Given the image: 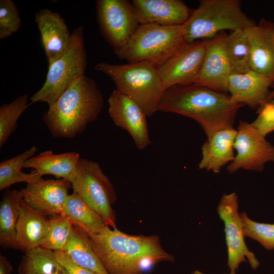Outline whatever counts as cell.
I'll list each match as a JSON object with an SVG mask.
<instances>
[{
  "instance_id": "ac0fdd59",
  "label": "cell",
  "mask_w": 274,
  "mask_h": 274,
  "mask_svg": "<svg viewBox=\"0 0 274 274\" xmlns=\"http://www.w3.org/2000/svg\"><path fill=\"white\" fill-rule=\"evenodd\" d=\"M35 21L41 33L49 66L65 53L71 33L63 18L48 9L37 12Z\"/></svg>"
},
{
  "instance_id": "d590c367",
  "label": "cell",
  "mask_w": 274,
  "mask_h": 274,
  "mask_svg": "<svg viewBox=\"0 0 274 274\" xmlns=\"http://www.w3.org/2000/svg\"><path fill=\"white\" fill-rule=\"evenodd\" d=\"M54 274H70L68 271L62 266V267Z\"/></svg>"
},
{
  "instance_id": "7a4b0ae2",
  "label": "cell",
  "mask_w": 274,
  "mask_h": 274,
  "mask_svg": "<svg viewBox=\"0 0 274 274\" xmlns=\"http://www.w3.org/2000/svg\"><path fill=\"white\" fill-rule=\"evenodd\" d=\"M87 234L109 274H141L146 266L174 261L157 235H130L108 226L98 233Z\"/></svg>"
},
{
  "instance_id": "f35d334b",
  "label": "cell",
  "mask_w": 274,
  "mask_h": 274,
  "mask_svg": "<svg viewBox=\"0 0 274 274\" xmlns=\"http://www.w3.org/2000/svg\"><path fill=\"white\" fill-rule=\"evenodd\" d=\"M225 274H228V273H225Z\"/></svg>"
},
{
  "instance_id": "4dcf8cb0",
  "label": "cell",
  "mask_w": 274,
  "mask_h": 274,
  "mask_svg": "<svg viewBox=\"0 0 274 274\" xmlns=\"http://www.w3.org/2000/svg\"><path fill=\"white\" fill-rule=\"evenodd\" d=\"M244 235L259 242L265 249H274V224L255 222L245 212L240 214Z\"/></svg>"
},
{
  "instance_id": "277c9868",
  "label": "cell",
  "mask_w": 274,
  "mask_h": 274,
  "mask_svg": "<svg viewBox=\"0 0 274 274\" xmlns=\"http://www.w3.org/2000/svg\"><path fill=\"white\" fill-rule=\"evenodd\" d=\"M95 68L109 76L116 89L136 101L147 117L156 112L166 88L157 66L148 61L113 64L98 63Z\"/></svg>"
},
{
  "instance_id": "7402d4cb",
  "label": "cell",
  "mask_w": 274,
  "mask_h": 274,
  "mask_svg": "<svg viewBox=\"0 0 274 274\" xmlns=\"http://www.w3.org/2000/svg\"><path fill=\"white\" fill-rule=\"evenodd\" d=\"M48 228L46 216L22 200L16 228V246L26 252L40 247Z\"/></svg>"
},
{
  "instance_id": "4316f807",
  "label": "cell",
  "mask_w": 274,
  "mask_h": 274,
  "mask_svg": "<svg viewBox=\"0 0 274 274\" xmlns=\"http://www.w3.org/2000/svg\"><path fill=\"white\" fill-rule=\"evenodd\" d=\"M62 265L54 251L41 246L26 252L18 267V274H54Z\"/></svg>"
},
{
  "instance_id": "3957f363",
  "label": "cell",
  "mask_w": 274,
  "mask_h": 274,
  "mask_svg": "<svg viewBox=\"0 0 274 274\" xmlns=\"http://www.w3.org/2000/svg\"><path fill=\"white\" fill-rule=\"evenodd\" d=\"M104 97L95 81L83 75L74 81L45 112L42 119L55 138L72 139L96 120Z\"/></svg>"
},
{
  "instance_id": "7c38bea8",
  "label": "cell",
  "mask_w": 274,
  "mask_h": 274,
  "mask_svg": "<svg viewBox=\"0 0 274 274\" xmlns=\"http://www.w3.org/2000/svg\"><path fill=\"white\" fill-rule=\"evenodd\" d=\"M206 44L207 40L186 44L157 66L166 89L195 83L202 67Z\"/></svg>"
},
{
  "instance_id": "4fadbf2b",
  "label": "cell",
  "mask_w": 274,
  "mask_h": 274,
  "mask_svg": "<svg viewBox=\"0 0 274 274\" xmlns=\"http://www.w3.org/2000/svg\"><path fill=\"white\" fill-rule=\"evenodd\" d=\"M108 113L117 126L127 131L139 150L151 144L147 123V115L133 99L117 89L108 99Z\"/></svg>"
},
{
  "instance_id": "5bb4252c",
  "label": "cell",
  "mask_w": 274,
  "mask_h": 274,
  "mask_svg": "<svg viewBox=\"0 0 274 274\" xmlns=\"http://www.w3.org/2000/svg\"><path fill=\"white\" fill-rule=\"evenodd\" d=\"M227 35L221 31L207 40L202 67L194 84L221 92H228L231 72L226 50Z\"/></svg>"
},
{
  "instance_id": "74e56055",
  "label": "cell",
  "mask_w": 274,
  "mask_h": 274,
  "mask_svg": "<svg viewBox=\"0 0 274 274\" xmlns=\"http://www.w3.org/2000/svg\"><path fill=\"white\" fill-rule=\"evenodd\" d=\"M191 274H204L199 270H195L193 271Z\"/></svg>"
},
{
  "instance_id": "44dd1931",
  "label": "cell",
  "mask_w": 274,
  "mask_h": 274,
  "mask_svg": "<svg viewBox=\"0 0 274 274\" xmlns=\"http://www.w3.org/2000/svg\"><path fill=\"white\" fill-rule=\"evenodd\" d=\"M80 159V154L76 152L56 154L46 150L28 159L23 167L32 169L42 176L52 175L57 179H64L71 183Z\"/></svg>"
},
{
  "instance_id": "d4e9b609",
  "label": "cell",
  "mask_w": 274,
  "mask_h": 274,
  "mask_svg": "<svg viewBox=\"0 0 274 274\" xmlns=\"http://www.w3.org/2000/svg\"><path fill=\"white\" fill-rule=\"evenodd\" d=\"M63 252L78 266L96 274H109L93 249L87 233L78 226L74 225Z\"/></svg>"
},
{
  "instance_id": "ffe728a7",
  "label": "cell",
  "mask_w": 274,
  "mask_h": 274,
  "mask_svg": "<svg viewBox=\"0 0 274 274\" xmlns=\"http://www.w3.org/2000/svg\"><path fill=\"white\" fill-rule=\"evenodd\" d=\"M237 133L233 127L215 132L203 144L198 168L219 173L222 167L234 159V144Z\"/></svg>"
},
{
  "instance_id": "836d02e7",
  "label": "cell",
  "mask_w": 274,
  "mask_h": 274,
  "mask_svg": "<svg viewBox=\"0 0 274 274\" xmlns=\"http://www.w3.org/2000/svg\"><path fill=\"white\" fill-rule=\"evenodd\" d=\"M54 252L59 263L70 274H96L74 263L63 251H54Z\"/></svg>"
},
{
  "instance_id": "e0dca14e",
  "label": "cell",
  "mask_w": 274,
  "mask_h": 274,
  "mask_svg": "<svg viewBox=\"0 0 274 274\" xmlns=\"http://www.w3.org/2000/svg\"><path fill=\"white\" fill-rule=\"evenodd\" d=\"M131 3L140 25H182L191 12L180 0H133Z\"/></svg>"
},
{
  "instance_id": "e575fe53",
  "label": "cell",
  "mask_w": 274,
  "mask_h": 274,
  "mask_svg": "<svg viewBox=\"0 0 274 274\" xmlns=\"http://www.w3.org/2000/svg\"><path fill=\"white\" fill-rule=\"evenodd\" d=\"M13 270V267L8 259L4 255H0V274H11Z\"/></svg>"
},
{
  "instance_id": "f1b7e54d",
  "label": "cell",
  "mask_w": 274,
  "mask_h": 274,
  "mask_svg": "<svg viewBox=\"0 0 274 274\" xmlns=\"http://www.w3.org/2000/svg\"><path fill=\"white\" fill-rule=\"evenodd\" d=\"M74 225L65 216L58 214L48 219V228L41 247L53 251H64Z\"/></svg>"
},
{
  "instance_id": "8d00e7d4",
  "label": "cell",
  "mask_w": 274,
  "mask_h": 274,
  "mask_svg": "<svg viewBox=\"0 0 274 274\" xmlns=\"http://www.w3.org/2000/svg\"><path fill=\"white\" fill-rule=\"evenodd\" d=\"M273 99H274V88H273V90L272 91H271L270 92V94H269V95L268 96V97L267 101H269L270 100Z\"/></svg>"
},
{
  "instance_id": "603a6c76",
  "label": "cell",
  "mask_w": 274,
  "mask_h": 274,
  "mask_svg": "<svg viewBox=\"0 0 274 274\" xmlns=\"http://www.w3.org/2000/svg\"><path fill=\"white\" fill-rule=\"evenodd\" d=\"M23 195L20 190H7L0 202V246L17 249L16 228Z\"/></svg>"
},
{
  "instance_id": "1f68e13d",
  "label": "cell",
  "mask_w": 274,
  "mask_h": 274,
  "mask_svg": "<svg viewBox=\"0 0 274 274\" xmlns=\"http://www.w3.org/2000/svg\"><path fill=\"white\" fill-rule=\"evenodd\" d=\"M21 20L18 8L12 0L0 1V39H6L20 28Z\"/></svg>"
},
{
  "instance_id": "ba28073f",
  "label": "cell",
  "mask_w": 274,
  "mask_h": 274,
  "mask_svg": "<svg viewBox=\"0 0 274 274\" xmlns=\"http://www.w3.org/2000/svg\"><path fill=\"white\" fill-rule=\"evenodd\" d=\"M71 184L73 192L79 195L100 216L107 226L116 228V216L112 204L116 200V193L97 162L80 158Z\"/></svg>"
},
{
  "instance_id": "2e32d148",
  "label": "cell",
  "mask_w": 274,
  "mask_h": 274,
  "mask_svg": "<svg viewBox=\"0 0 274 274\" xmlns=\"http://www.w3.org/2000/svg\"><path fill=\"white\" fill-rule=\"evenodd\" d=\"M245 31L250 46L251 70L274 83V24L263 19Z\"/></svg>"
},
{
  "instance_id": "d6a6232c",
  "label": "cell",
  "mask_w": 274,
  "mask_h": 274,
  "mask_svg": "<svg viewBox=\"0 0 274 274\" xmlns=\"http://www.w3.org/2000/svg\"><path fill=\"white\" fill-rule=\"evenodd\" d=\"M258 116L251 123L264 136L274 131V99L258 109Z\"/></svg>"
},
{
  "instance_id": "52a82bcc",
  "label": "cell",
  "mask_w": 274,
  "mask_h": 274,
  "mask_svg": "<svg viewBox=\"0 0 274 274\" xmlns=\"http://www.w3.org/2000/svg\"><path fill=\"white\" fill-rule=\"evenodd\" d=\"M87 64L84 29L80 26L71 33L65 53L48 66L45 81L30 97L29 105L44 102L51 106L74 81L84 75Z\"/></svg>"
},
{
  "instance_id": "30bf717a",
  "label": "cell",
  "mask_w": 274,
  "mask_h": 274,
  "mask_svg": "<svg viewBox=\"0 0 274 274\" xmlns=\"http://www.w3.org/2000/svg\"><path fill=\"white\" fill-rule=\"evenodd\" d=\"M238 208L237 196L235 192L224 194L217 207L218 215L224 224L229 274H235L239 265L246 261V258L253 269H256L259 265L254 254L246 245Z\"/></svg>"
},
{
  "instance_id": "d6986e66",
  "label": "cell",
  "mask_w": 274,
  "mask_h": 274,
  "mask_svg": "<svg viewBox=\"0 0 274 274\" xmlns=\"http://www.w3.org/2000/svg\"><path fill=\"white\" fill-rule=\"evenodd\" d=\"M273 84L270 79L250 70L243 74H231L228 92L235 102L259 109L267 101L270 87Z\"/></svg>"
},
{
  "instance_id": "cb8c5ba5",
  "label": "cell",
  "mask_w": 274,
  "mask_h": 274,
  "mask_svg": "<svg viewBox=\"0 0 274 274\" xmlns=\"http://www.w3.org/2000/svg\"><path fill=\"white\" fill-rule=\"evenodd\" d=\"M61 214L88 234L98 233L107 226L100 216L74 192L67 197Z\"/></svg>"
},
{
  "instance_id": "484cf974",
  "label": "cell",
  "mask_w": 274,
  "mask_h": 274,
  "mask_svg": "<svg viewBox=\"0 0 274 274\" xmlns=\"http://www.w3.org/2000/svg\"><path fill=\"white\" fill-rule=\"evenodd\" d=\"M38 151L36 146H32L20 154L0 163V190L7 189L18 183L32 184L43 180L42 176L32 171L27 174L22 171L26 161L35 156Z\"/></svg>"
},
{
  "instance_id": "5b68a950",
  "label": "cell",
  "mask_w": 274,
  "mask_h": 274,
  "mask_svg": "<svg viewBox=\"0 0 274 274\" xmlns=\"http://www.w3.org/2000/svg\"><path fill=\"white\" fill-rule=\"evenodd\" d=\"M243 12L239 0H202L183 25L186 44L210 39L225 30L245 29L255 25Z\"/></svg>"
},
{
  "instance_id": "9c48e42d",
  "label": "cell",
  "mask_w": 274,
  "mask_h": 274,
  "mask_svg": "<svg viewBox=\"0 0 274 274\" xmlns=\"http://www.w3.org/2000/svg\"><path fill=\"white\" fill-rule=\"evenodd\" d=\"M96 14L100 31L114 53L126 46L140 25L128 0H97Z\"/></svg>"
},
{
  "instance_id": "6da1fadb",
  "label": "cell",
  "mask_w": 274,
  "mask_h": 274,
  "mask_svg": "<svg viewBox=\"0 0 274 274\" xmlns=\"http://www.w3.org/2000/svg\"><path fill=\"white\" fill-rule=\"evenodd\" d=\"M243 106L226 93L192 84L167 89L157 112L175 113L193 119L208 138L219 130L233 127L237 113Z\"/></svg>"
},
{
  "instance_id": "8fae6325",
  "label": "cell",
  "mask_w": 274,
  "mask_h": 274,
  "mask_svg": "<svg viewBox=\"0 0 274 274\" xmlns=\"http://www.w3.org/2000/svg\"><path fill=\"white\" fill-rule=\"evenodd\" d=\"M234 144L236 155L227 167L233 173L239 169L261 172L274 161V146L252 124L240 121Z\"/></svg>"
},
{
  "instance_id": "9a60e30c",
  "label": "cell",
  "mask_w": 274,
  "mask_h": 274,
  "mask_svg": "<svg viewBox=\"0 0 274 274\" xmlns=\"http://www.w3.org/2000/svg\"><path fill=\"white\" fill-rule=\"evenodd\" d=\"M71 188V182L64 179H43L20 190L28 206L46 216H52L61 214Z\"/></svg>"
},
{
  "instance_id": "8992f818",
  "label": "cell",
  "mask_w": 274,
  "mask_h": 274,
  "mask_svg": "<svg viewBox=\"0 0 274 274\" xmlns=\"http://www.w3.org/2000/svg\"><path fill=\"white\" fill-rule=\"evenodd\" d=\"M185 44L183 25L140 24L126 46L114 53L128 62L148 61L158 66Z\"/></svg>"
},
{
  "instance_id": "f546056e",
  "label": "cell",
  "mask_w": 274,
  "mask_h": 274,
  "mask_svg": "<svg viewBox=\"0 0 274 274\" xmlns=\"http://www.w3.org/2000/svg\"><path fill=\"white\" fill-rule=\"evenodd\" d=\"M28 100V95L25 94L0 107L1 149L16 129L17 121L21 115L30 106Z\"/></svg>"
},
{
  "instance_id": "83f0119b",
  "label": "cell",
  "mask_w": 274,
  "mask_h": 274,
  "mask_svg": "<svg viewBox=\"0 0 274 274\" xmlns=\"http://www.w3.org/2000/svg\"><path fill=\"white\" fill-rule=\"evenodd\" d=\"M226 46L231 74H243L251 70L250 46L245 29H236L227 34Z\"/></svg>"
}]
</instances>
